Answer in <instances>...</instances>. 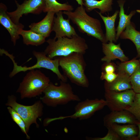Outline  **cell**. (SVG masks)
Returning a JSON list of instances; mask_svg holds the SVG:
<instances>
[{"instance_id":"6da1fadb","label":"cell","mask_w":140,"mask_h":140,"mask_svg":"<svg viewBox=\"0 0 140 140\" xmlns=\"http://www.w3.org/2000/svg\"><path fill=\"white\" fill-rule=\"evenodd\" d=\"M83 55L82 53L73 52L58 58L63 74L72 83L82 87L87 88L89 84L85 73L86 64Z\"/></svg>"},{"instance_id":"7a4b0ae2","label":"cell","mask_w":140,"mask_h":140,"mask_svg":"<svg viewBox=\"0 0 140 140\" xmlns=\"http://www.w3.org/2000/svg\"><path fill=\"white\" fill-rule=\"evenodd\" d=\"M46 41L48 45L44 52L48 58L52 59L57 56H66L73 52L84 54L88 48L85 39L78 34L71 38H50Z\"/></svg>"},{"instance_id":"3957f363","label":"cell","mask_w":140,"mask_h":140,"mask_svg":"<svg viewBox=\"0 0 140 140\" xmlns=\"http://www.w3.org/2000/svg\"><path fill=\"white\" fill-rule=\"evenodd\" d=\"M63 13L80 32L93 37L102 43L107 42L100 20L88 15L83 5L78 6L74 11H64Z\"/></svg>"},{"instance_id":"277c9868","label":"cell","mask_w":140,"mask_h":140,"mask_svg":"<svg viewBox=\"0 0 140 140\" xmlns=\"http://www.w3.org/2000/svg\"><path fill=\"white\" fill-rule=\"evenodd\" d=\"M50 82L49 78L40 71L31 70L24 77L16 92L21 99L35 97L43 93Z\"/></svg>"},{"instance_id":"5b68a950","label":"cell","mask_w":140,"mask_h":140,"mask_svg":"<svg viewBox=\"0 0 140 140\" xmlns=\"http://www.w3.org/2000/svg\"><path fill=\"white\" fill-rule=\"evenodd\" d=\"M43 93L44 95L40 100L49 107H54L66 104L72 101H80L79 97L74 93L71 85L61 81L59 86L50 82Z\"/></svg>"},{"instance_id":"8992f818","label":"cell","mask_w":140,"mask_h":140,"mask_svg":"<svg viewBox=\"0 0 140 140\" xmlns=\"http://www.w3.org/2000/svg\"><path fill=\"white\" fill-rule=\"evenodd\" d=\"M1 55L3 54L8 56L12 61L13 65V69L10 73L9 76L12 78L17 74L21 72H25L28 70L40 68H45L51 71L57 75L58 79L60 81L67 82V78L60 73L59 69V60L56 58L53 60L48 58L44 52H39L34 51L33 53L37 60V63L34 65L27 67L18 66L15 62L14 57L12 54H9L8 52L3 49L0 51Z\"/></svg>"},{"instance_id":"52a82bcc","label":"cell","mask_w":140,"mask_h":140,"mask_svg":"<svg viewBox=\"0 0 140 140\" xmlns=\"http://www.w3.org/2000/svg\"><path fill=\"white\" fill-rule=\"evenodd\" d=\"M5 105L11 107L21 116L25 123L27 133L32 124H35L37 127H39L37 120L43 114L44 106L41 100L36 101L31 105L25 106L18 103L16 97L11 95L8 96Z\"/></svg>"},{"instance_id":"ba28073f","label":"cell","mask_w":140,"mask_h":140,"mask_svg":"<svg viewBox=\"0 0 140 140\" xmlns=\"http://www.w3.org/2000/svg\"><path fill=\"white\" fill-rule=\"evenodd\" d=\"M105 100L103 99H86L80 101L75 106L74 113L68 116H61L50 119V122L56 120H62L70 118L80 120H86L90 118L96 111L100 110L107 106Z\"/></svg>"},{"instance_id":"9c48e42d","label":"cell","mask_w":140,"mask_h":140,"mask_svg":"<svg viewBox=\"0 0 140 140\" xmlns=\"http://www.w3.org/2000/svg\"><path fill=\"white\" fill-rule=\"evenodd\" d=\"M136 94L132 89L119 92L105 91L107 106L111 111L126 110L133 102Z\"/></svg>"},{"instance_id":"30bf717a","label":"cell","mask_w":140,"mask_h":140,"mask_svg":"<svg viewBox=\"0 0 140 140\" xmlns=\"http://www.w3.org/2000/svg\"><path fill=\"white\" fill-rule=\"evenodd\" d=\"M17 6L16 10L13 11H7L8 15L15 24L19 23V20L23 15L29 13L38 15L43 12L45 3V0H25L19 4L15 0Z\"/></svg>"},{"instance_id":"8fae6325","label":"cell","mask_w":140,"mask_h":140,"mask_svg":"<svg viewBox=\"0 0 140 140\" xmlns=\"http://www.w3.org/2000/svg\"><path fill=\"white\" fill-rule=\"evenodd\" d=\"M55 14L56 16L54 17L52 30L55 32L54 39L63 37L71 38L78 34L71 24L69 19L64 18L62 12L60 11Z\"/></svg>"},{"instance_id":"7c38bea8","label":"cell","mask_w":140,"mask_h":140,"mask_svg":"<svg viewBox=\"0 0 140 140\" xmlns=\"http://www.w3.org/2000/svg\"><path fill=\"white\" fill-rule=\"evenodd\" d=\"M7 8L5 5L2 3L0 4V23L8 31L11 37V41L14 45L20 38L19 33L23 29L24 25L19 23L15 24L12 21L7 13Z\"/></svg>"},{"instance_id":"4fadbf2b","label":"cell","mask_w":140,"mask_h":140,"mask_svg":"<svg viewBox=\"0 0 140 140\" xmlns=\"http://www.w3.org/2000/svg\"><path fill=\"white\" fill-rule=\"evenodd\" d=\"M103 121L107 128L114 124H136L138 122L134 115L126 110L111 111L104 117Z\"/></svg>"},{"instance_id":"5bb4252c","label":"cell","mask_w":140,"mask_h":140,"mask_svg":"<svg viewBox=\"0 0 140 140\" xmlns=\"http://www.w3.org/2000/svg\"><path fill=\"white\" fill-rule=\"evenodd\" d=\"M55 13L49 12L41 21L33 23L29 26L30 29L45 38L48 37L52 31L54 15Z\"/></svg>"},{"instance_id":"9a60e30c","label":"cell","mask_w":140,"mask_h":140,"mask_svg":"<svg viewBox=\"0 0 140 140\" xmlns=\"http://www.w3.org/2000/svg\"><path fill=\"white\" fill-rule=\"evenodd\" d=\"M120 45V44L116 45L112 42L102 43V50L105 56L101 59V61L108 63L116 59L122 62L127 61L128 58L124 53Z\"/></svg>"},{"instance_id":"2e32d148","label":"cell","mask_w":140,"mask_h":140,"mask_svg":"<svg viewBox=\"0 0 140 140\" xmlns=\"http://www.w3.org/2000/svg\"><path fill=\"white\" fill-rule=\"evenodd\" d=\"M109 127H111L123 140H138L137 136L139 130L136 124L121 125L114 124Z\"/></svg>"},{"instance_id":"e0dca14e","label":"cell","mask_w":140,"mask_h":140,"mask_svg":"<svg viewBox=\"0 0 140 140\" xmlns=\"http://www.w3.org/2000/svg\"><path fill=\"white\" fill-rule=\"evenodd\" d=\"M118 74V76L112 82L108 83L106 81L104 84L105 91L119 92L132 89L130 77L123 74Z\"/></svg>"},{"instance_id":"ac0fdd59","label":"cell","mask_w":140,"mask_h":140,"mask_svg":"<svg viewBox=\"0 0 140 140\" xmlns=\"http://www.w3.org/2000/svg\"><path fill=\"white\" fill-rule=\"evenodd\" d=\"M96 11L99 15L104 24L106 30L105 36L106 42L108 41L112 42L116 41L117 40L115 24L118 15L119 13V11L117 10L112 16L107 17L103 16L100 12Z\"/></svg>"},{"instance_id":"d6986e66","label":"cell","mask_w":140,"mask_h":140,"mask_svg":"<svg viewBox=\"0 0 140 140\" xmlns=\"http://www.w3.org/2000/svg\"><path fill=\"white\" fill-rule=\"evenodd\" d=\"M83 6L86 12H89L94 9L100 10L101 14H104L111 11L112 9L113 0H83Z\"/></svg>"},{"instance_id":"ffe728a7","label":"cell","mask_w":140,"mask_h":140,"mask_svg":"<svg viewBox=\"0 0 140 140\" xmlns=\"http://www.w3.org/2000/svg\"><path fill=\"white\" fill-rule=\"evenodd\" d=\"M120 10L119 12V21L116 31V39H118L122 32L129 24L131 23L130 20L132 16L135 13L134 11H131L129 15L125 13L123 6L125 1L118 0L117 1Z\"/></svg>"},{"instance_id":"44dd1931","label":"cell","mask_w":140,"mask_h":140,"mask_svg":"<svg viewBox=\"0 0 140 140\" xmlns=\"http://www.w3.org/2000/svg\"><path fill=\"white\" fill-rule=\"evenodd\" d=\"M19 34L23 37L24 44L26 45L37 46L46 41V38L31 29L25 30L22 29L20 31Z\"/></svg>"},{"instance_id":"7402d4cb","label":"cell","mask_w":140,"mask_h":140,"mask_svg":"<svg viewBox=\"0 0 140 140\" xmlns=\"http://www.w3.org/2000/svg\"><path fill=\"white\" fill-rule=\"evenodd\" d=\"M122 39H128L135 45L138 55L140 56V32L137 31L131 22L121 34Z\"/></svg>"},{"instance_id":"603a6c76","label":"cell","mask_w":140,"mask_h":140,"mask_svg":"<svg viewBox=\"0 0 140 140\" xmlns=\"http://www.w3.org/2000/svg\"><path fill=\"white\" fill-rule=\"evenodd\" d=\"M45 3L44 12H53L56 13L62 11H72L74 9L71 5L67 3H61L56 0H45Z\"/></svg>"},{"instance_id":"cb8c5ba5","label":"cell","mask_w":140,"mask_h":140,"mask_svg":"<svg viewBox=\"0 0 140 140\" xmlns=\"http://www.w3.org/2000/svg\"><path fill=\"white\" fill-rule=\"evenodd\" d=\"M140 65L139 60L135 59L122 63L118 67V74L130 77Z\"/></svg>"},{"instance_id":"d4e9b609","label":"cell","mask_w":140,"mask_h":140,"mask_svg":"<svg viewBox=\"0 0 140 140\" xmlns=\"http://www.w3.org/2000/svg\"><path fill=\"white\" fill-rule=\"evenodd\" d=\"M7 108L13 120L19 127L22 132L26 135L27 139H30V137L26 132L25 124L23 119L11 107L8 106Z\"/></svg>"},{"instance_id":"484cf974","label":"cell","mask_w":140,"mask_h":140,"mask_svg":"<svg viewBox=\"0 0 140 140\" xmlns=\"http://www.w3.org/2000/svg\"><path fill=\"white\" fill-rule=\"evenodd\" d=\"M126 110L134 115L138 122H140V93H136L133 102Z\"/></svg>"},{"instance_id":"4316f807","label":"cell","mask_w":140,"mask_h":140,"mask_svg":"<svg viewBox=\"0 0 140 140\" xmlns=\"http://www.w3.org/2000/svg\"><path fill=\"white\" fill-rule=\"evenodd\" d=\"M132 89L136 93H140V65L130 77Z\"/></svg>"},{"instance_id":"83f0119b","label":"cell","mask_w":140,"mask_h":140,"mask_svg":"<svg viewBox=\"0 0 140 140\" xmlns=\"http://www.w3.org/2000/svg\"><path fill=\"white\" fill-rule=\"evenodd\" d=\"M108 130L107 134L102 137H86V139L90 140H123L110 127L107 128Z\"/></svg>"},{"instance_id":"f1b7e54d","label":"cell","mask_w":140,"mask_h":140,"mask_svg":"<svg viewBox=\"0 0 140 140\" xmlns=\"http://www.w3.org/2000/svg\"><path fill=\"white\" fill-rule=\"evenodd\" d=\"M118 76V74H116L114 73H107L102 72L100 78L102 80H105L107 82L110 83L114 81Z\"/></svg>"},{"instance_id":"f546056e","label":"cell","mask_w":140,"mask_h":140,"mask_svg":"<svg viewBox=\"0 0 140 140\" xmlns=\"http://www.w3.org/2000/svg\"><path fill=\"white\" fill-rule=\"evenodd\" d=\"M104 69L106 73H114L115 71V68L113 65L109 64L105 66Z\"/></svg>"},{"instance_id":"4dcf8cb0","label":"cell","mask_w":140,"mask_h":140,"mask_svg":"<svg viewBox=\"0 0 140 140\" xmlns=\"http://www.w3.org/2000/svg\"><path fill=\"white\" fill-rule=\"evenodd\" d=\"M136 125L138 127L139 132L137 136V138L138 140H140V122H138L136 123Z\"/></svg>"},{"instance_id":"1f68e13d","label":"cell","mask_w":140,"mask_h":140,"mask_svg":"<svg viewBox=\"0 0 140 140\" xmlns=\"http://www.w3.org/2000/svg\"><path fill=\"white\" fill-rule=\"evenodd\" d=\"M79 5H83V0H75Z\"/></svg>"},{"instance_id":"d6a6232c","label":"cell","mask_w":140,"mask_h":140,"mask_svg":"<svg viewBox=\"0 0 140 140\" xmlns=\"http://www.w3.org/2000/svg\"><path fill=\"white\" fill-rule=\"evenodd\" d=\"M140 62V58H139V60Z\"/></svg>"}]
</instances>
